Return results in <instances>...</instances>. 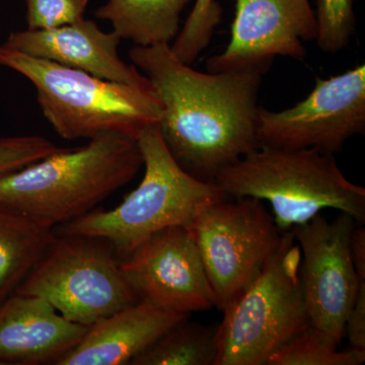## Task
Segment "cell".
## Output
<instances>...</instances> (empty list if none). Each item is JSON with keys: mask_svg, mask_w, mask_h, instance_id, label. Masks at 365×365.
<instances>
[{"mask_svg": "<svg viewBox=\"0 0 365 365\" xmlns=\"http://www.w3.org/2000/svg\"><path fill=\"white\" fill-rule=\"evenodd\" d=\"M129 57L162 107L163 143L191 176L213 182L260 146L257 118L264 72L198 71L178 58L170 44L134 46Z\"/></svg>", "mask_w": 365, "mask_h": 365, "instance_id": "6da1fadb", "label": "cell"}, {"mask_svg": "<svg viewBox=\"0 0 365 365\" xmlns=\"http://www.w3.org/2000/svg\"><path fill=\"white\" fill-rule=\"evenodd\" d=\"M143 167L136 138L102 134L0 178V206L54 230L93 211Z\"/></svg>", "mask_w": 365, "mask_h": 365, "instance_id": "7a4b0ae2", "label": "cell"}, {"mask_svg": "<svg viewBox=\"0 0 365 365\" xmlns=\"http://www.w3.org/2000/svg\"><path fill=\"white\" fill-rule=\"evenodd\" d=\"M213 182L227 198L268 201L281 232L304 225L324 209L365 222L364 187L344 176L334 155L313 148L260 145L220 170Z\"/></svg>", "mask_w": 365, "mask_h": 365, "instance_id": "3957f363", "label": "cell"}, {"mask_svg": "<svg viewBox=\"0 0 365 365\" xmlns=\"http://www.w3.org/2000/svg\"><path fill=\"white\" fill-rule=\"evenodd\" d=\"M143 155L140 184L111 210L93 209L55 228L56 234L88 235L109 242L121 260L165 228L189 227L197 216L227 198L215 182H204L182 169L163 143L158 124L137 136Z\"/></svg>", "mask_w": 365, "mask_h": 365, "instance_id": "277c9868", "label": "cell"}, {"mask_svg": "<svg viewBox=\"0 0 365 365\" xmlns=\"http://www.w3.org/2000/svg\"><path fill=\"white\" fill-rule=\"evenodd\" d=\"M0 66L32 83L43 116L66 140H91L105 133L137 138L160 122L162 107L153 88L108 81L2 45Z\"/></svg>", "mask_w": 365, "mask_h": 365, "instance_id": "5b68a950", "label": "cell"}, {"mask_svg": "<svg viewBox=\"0 0 365 365\" xmlns=\"http://www.w3.org/2000/svg\"><path fill=\"white\" fill-rule=\"evenodd\" d=\"M300 260L294 232H283L258 273L222 309L215 365H267L276 350L309 326Z\"/></svg>", "mask_w": 365, "mask_h": 365, "instance_id": "8992f818", "label": "cell"}, {"mask_svg": "<svg viewBox=\"0 0 365 365\" xmlns=\"http://www.w3.org/2000/svg\"><path fill=\"white\" fill-rule=\"evenodd\" d=\"M120 262L105 240L55 232L16 292L39 297L68 321L90 327L138 302L124 279Z\"/></svg>", "mask_w": 365, "mask_h": 365, "instance_id": "52a82bcc", "label": "cell"}, {"mask_svg": "<svg viewBox=\"0 0 365 365\" xmlns=\"http://www.w3.org/2000/svg\"><path fill=\"white\" fill-rule=\"evenodd\" d=\"M188 227L222 311L258 273L283 232L263 201L253 197L212 203Z\"/></svg>", "mask_w": 365, "mask_h": 365, "instance_id": "ba28073f", "label": "cell"}, {"mask_svg": "<svg viewBox=\"0 0 365 365\" xmlns=\"http://www.w3.org/2000/svg\"><path fill=\"white\" fill-rule=\"evenodd\" d=\"M365 131V66L327 79L294 107L279 112L261 108L257 118L260 145L282 150L313 148L334 153Z\"/></svg>", "mask_w": 365, "mask_h": 365, "instance_id": "9c48e42d", "label": "cell"}, {"mask_svg": "<svg viewBox=\"0 0 365 365\" xmlns=\"http://www.w3.org/2000/svg\"><path fill=\"white\" fill-rule=\"evenodd\" d=\"M356 225L351 216L339 212L333 222L318 215L292 228L302 256L300 283L309 326L337 346L360 283L350 251Z\"/></svg>", "mask_w": 365, "mask_h": 365, "instance_id": "30bf717a", "label": "cell"}, {"mask_svg": "<svg viewBox=\"0 0 365 365\" xmlns=\"http://www.w3.org/2000/svg\"><path fill=\"white\" fill-rule=\"evenodd\" d=\"M137 300L190 314L216 307L193 232L172 227L148 237L120 262Z\"/></svg>", "mask_w": 365, "mask_h": 365, "instance_id": "8fae6325", "label": "cell"}, {"mask_svg": "<svg viewBox=\"0 0 365 365\" xmlns=\"http://www.w3.org/2000/svg\"><path fill=\"white\" fill-rule=\"evenodd\" d=\"M309 0H235L230 42L206 61L209 72L256 69L266 73L277 56L302 60L316 40Z\"/></svg>", "mask_w": 365, "mask_h": 365, "instance_id": "7c38bea8", "label": "cell"}, {"mask_svg": "<svg viewBox=\"0 0 365 365\" xmlns=\"http://www.w3.org/2000/svg\"><path fill=\"white\" fill-rule=\"evenodd\" d=\"M121 40L114 31L104 32L83 18L58 28L11 33L2 46L98 78L151 88L148 79L120 57Z\"/></svg>", "mask_w": 365, "mask_h": 365, "instance_id": "4fadbf2b", "label": "cell"}, {"mask_svg": "<svg viewBox=\"0 0 365 365\" xmlns=\"http://www.w3.org/2000/svg\"><path fill=\"white\" fill-rule=\"evenodd\" d=\"M88 329L45 299L16 292L0 304V365H58Z\"/></svg>", "mask_w": 365, "mask_h": 365, "instance_id": "5bb4252c", "label": "cell"}, {"mask_svg": "<svg viewBox=\"0 0 365 365\" xmlns=\"http://www.w3.org/2000/svg\"><path fill=\"white\" fill-rule=\"evenodd\" d=\"M189 314L138 302L88 327L58 365H126Z\"/></svg>", "mask_w": 365, "mask_h": 365, "instance_id": "9a60e30c", "label": "cell"}, {"mask_svg": "<svg viewBox=\"0 0 365 365\" xmlns=\"http://www.w3.org/2000/svg\"><path fill=\"white\" fill-rule=\"evenodd\" d=\"M192 0H108L96 11L122 40L135 46L170 44L180 32L181 14Z\"/></svg>", "mask_w": 365, "mask_h": 365, "instance_id": "2e32d148", "label": "cell"}, {"mask_svg": "<svg viewBox=\"0 0 365 365\" xmlns=\"http://www.w3.org/2000/svg\"><path fill=\"white\" fill-rule=\"evenodd\" d=\"M54 237V230L0 206V304L16 294Z\"/></svg>", "mask_w": 365, "mask_h": 365, "instance_id": "e0dca14e", "label": "cell"}, {"mask_svg": "<svg viewBox=\"0 0 365 365\" xmlns=\"http://www.w3.org/2000/svg\"><path fill=\"white\" fill-rule=\"evenodd\" d=\"M188 319L173 326L130 364L215 365L218 325H201Z\"/></svg>", "mask_w": 365, "mask_h": 365, "instance_id": "ac0fdd59", "label": "cell"}, {"mask_svg": "<svg viewBox=\"0 0 365 365\" xmlns=\"http://www.w3.org/2000/svg\"><path fill=\"white\" fill-rule=\"evenodd\" d=\"M338 347L313 327L309 326L269 357L267 365H360L365 352Z\"/></svg>", "mask_w": 365, "mask_h": 365, "instance_id": "d6986e66", "label": "cell"}, {"mask_svg": "<svg viewBox=\"0 0 365 365\" xmlns=\"http://www.w3.org/2000/svg\"><path fill=\"white\" fill-rule=\"evenodd\" d=\"M222 14V6L216 0H195L188 18L170 43L178 58L192 66L210 43Z\"/></svg>", "mask_w": 365, "mask_h": 365, "instance_id": "ffe728a7", "label": "cell"}, {"mask_svg": "<svg viewBox=\"0 0 365 365\" xmlns=\"http://www.w3.org/2000/svg\"><path fill=\"white\" fill-rule=\"evenodd\" d=\"M316 42L321 51L335 54L349 44L354 33L353 0H316Z\"/></svg>", "mask_w": 365, "mask_h": 365, "instance_id": "44dd1931", "label": "cell"}, {"mask_svg": "<svg viewBox=\"0 0 365 365\" xmlns=\"http://www.w3.org/2000/svg\"><path fill=\"white\" fill-rule=\"evenodd\" d=\"M61 148L39 135L0 138V178L39 162Z\"/></svg>", "mask_w": 365, "mask_h": 365, "instance_id": "7402d4cb", "label": "cell"}, {"mask_svg": "<svg viewBox=\"0 0 365 365\" xmlns=\"http://www.w3.org/2000/svg\"><path fill=\"white\" fill-rule=\"evenodd\" d=\"M90 0H26L28 30H48L76 23Z\"/></svg>", "mask_w": 365, "mask_h": 365, "instance_id": "603a6c76", "label": "cell"}, {"mask_svg": "<svg viewBox=\"0 0 365 365\" xmlns=\"http://www.w3.org/2000/svg\"><path fill=\"white\" fill-rule=\"evenodd\" d=\"M345 335L353 349L365 352V281L359 283L356 297L346 319Z\"/></svg>", "mask_w": 365, "mask_h": 365, "instance_id": "cb8c5ba5", "label": "cell"}, {"mask_svg": "<svg viewBox=\"0 0 365 365\" xmlns=\"http://www.w3.org/2000/svg\"><path fill=\"white\" fill-rule=\"evenodd\" d=\"M350 251L355 270L359 276V282L365 281V230L364 227L353 228L350 235Z\"/></svg>", "mask_w": 365, "mask_h": 365, "instance_id": "d4e9b609", "label": "cell"}]
</instances>
